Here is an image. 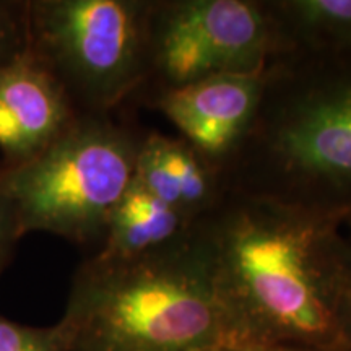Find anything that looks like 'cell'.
<instances>
[{"mask_svg":"<svg viewBox=\"0 0 351 351\" xmlns=\"http://www.w3.org/2000/svg\"><path fill=\"white\" fill-rule=\"evenodd\" d=\"M247 140L225 191L346 221L351 217V49L285 52L262 72Z\"/></svg>","mask_w":351,"mask_h":351,"instance_id":"obj_2","label":"cell"},{"mask_svg":"<svg viewBox=\"0 0 351 351\" xmlns=\"http://www.w3.org/2000/svg\"><path fill=\"white\" fill-rule=\"evenodd\" d=\"M275 56L263 0H153L148 73L137 96L221 75H256Z\"/></svg>","mask_w":351,"mask_h":351,"instance_id":"obj_6","label":"cell"},{"mask_svg":"<svg viewBox=\"0 0 351 351\" xmlns=\"http://www.w3.org/2000/svg\"><path fill=\"white\" fill-rule=\"evenodd\" d=\"M25 41V2L0 0V64Z\"/></svg>","mask_w":351,"mask_h":351,"instance_id":"obj_13","label":"cell"},{"mask_svg":"<svg viewBox=\"0 0 351 351\" xmlns=\"http://www.w3.org/2000/svg\"><path fill=\"white\" fill-rule=\"evenodd\" d=\"M135 181L194 221L212 210L226 192L219 171L199 152L181 137L160 132L142 135Z\"/></svg>","mask_w":351,"mask_h":351,"instance_id":"obj_9","label":"cell"},{"mask_svg":"<svg viewBox=\"0 0 351 351\" xmlns=\"http://www.w3.org/2000/svg\"><path fill=\"white\" fill-rule=\"evenodd\" d=\"M263 2L274 28L275 56L351 49V0Z\"/></svg>","mask_w":351,"mask_h":351,"instance_id":"obj_11","label":"cell"},{"mask_svg":"<svg viewBox=\"0 0 351 351\" xmlns=\"http://www.w3.org/2000/svg\"><path fill=\"white\" fill-rule=\"evenodd\" d=\"M25 236L19 210L0 182V274L10 262L15 245Z\"/></svg>","mask_w":351,"mask_h":351,"instance_id":"obj_14","label":"cell"},{"mask_svg":"<svg viewBox=\"0 0 351 351\" xmlns=\"http://www.w3.org/2000/svg\"><path fill=\"white\" fill-rule=\"evenodd\" d=\"M262 73L221 75L145 96L213 168L225 171L251 134L262 96Z\"/></svg>","mask_w":351,"mask_h":351,"instance_id":"obj_7","label":"cell"},{"mask_svg":"<svg viewBox=\"0 0 351 351\" xmlns=\"http://www.w3.org/2000/svg\"><path fill=\"white\" fill-rule=\"evenodd\" d=\"M194 219L179 213L135 181L117 202L95 256L135 258L171 249L192 236Z\"/></svg>","mask_w":351,"mask_h":351,"instance_id":"obj_10","label":"cell"},{"mask_svg":"<svg viewBox=\"0 0 351 351\" xmlns=\"http://www.w3.org/2000/svg\"><path fill=\"white\" fill-rule=\"evenodd\" d=\"M142 135L109 114H82L39 155L0 168L25 234L44 231L78 244L103 239L135 179Z\"/></svg>","mask_w":351,"mask_h":351,"instance_id":"obj_4","label":"cell"},{"mask_svg":"<svg viewBox=\"0 0 351 351\" xmlns=\"http://www.w3.org/2000/svg\"><path fill=\"white\" fill-rule=\"evenodd\" d=\"M60 324L69 351H204L230 340L194 231L150 256L86 258Z\"/></svg>","mask_w":351,"mask_h":351,"instance_id":"obj_3","label":"cell"},{"mask_svg":"<svg viewBox=\"0 0 351 351\" xmlns=\"http://www.w3.org/2000/svg\"><path fill=\"white\" fill-rule=\"evenodd\" d=\"M230 340L348 351L339 319L343 221L226 191L194 223Z\"/></svg>","mask_w":351,"mask_h":351,"instance_id":"obj_1","label":"cell"},{"mask_svg":"<svg viewBox=\"0 0 351 351\" xmlns=\"http://www.w3.org/2000/svg\"><path fill=\"white\" fill-rule=\"evenodd\" d=\"M80 116L59 78L26 41L0 64V150L5 166L39 155Z\"/></svg>","mask_w":351,"mask_h":351,"instance_id":"obj_8","label":"cell"},{"mask_svg":"<svg viewBox=\"0 0 351 351\" xmlns=\"http://www.w3.org/2000/svg\"><path fill=\"white\" fill-rule=\"evenodd\" d=\"M204 351H313L306 348H296V346L287 345H270V343H257V341H244V340H225L219 343L210 346Z\"/></svg>","mask_w":351,"mask_h":351,"instance_id":"obj_16","label":"cell"},{"mask_svg":"<svg viewBox=\"0 0 351 351\" xmlns=\"http://www.w3.org/2000/svg\"><path fill=\"white\" fill-rule=\"evenodd\" d=\"M343 265H341L339 319L346 350L351 351V217L343 223Z\"/></svg>","mask_w":351,"mask_h":351,"instance_id":"obj_15","label":"cell"},{"mask_svg":"<svg viewBox=\"0 0 351 351\" xmlns=\"http://www.w3.org/2000/svg\"><path fill=\"white\" fill-rule=\"evenodd\" d=\"M153 0H29L26 44L82 114H109L148 73Z\"/></svg>","mask_w":351,"mask_h":351,"instance_id":"obj_5","label":"cell"},{"mask_svg":"<svg viewBox=\"0 0 351 351\" xmlns=\"http://www.w3.org/2000/svg\"><path fill=\"white\" fill-rule=\"evenodd\" d=\"M0 351H69V337L60 320L32 327L0 315Z\"/></svg>","mask_w":351,"mask_h":351,"instance_id":"obj_12","label":"cell"}]
</instances>
